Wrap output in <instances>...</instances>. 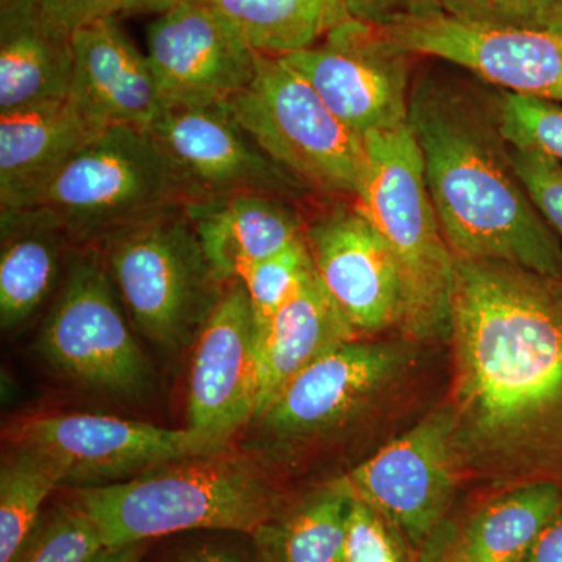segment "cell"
<instances>
[{"instance_id": "6da1fadb", "label": "cell", "mask_w": 562, "mask_h": 562, "mask_svg": "<svg viewBox=\"0 0 562 562\" xmlns=\"http://www.w3.org/2000/svg\"><path fill=\"white\" fill-rule=\"evenodd\" d=\"M442 414L462 487H562V279L454 258Z\"/></svg>"}, {"instance_id": "7a4b0ae2", "label": "cell", "mask_w": 562, "mask_h": 562, "mask_svg": "<svg viewBox=\"0 0 562 562\" xmlns=\"http://www.w3.org/2000/svg\"><path fill=\"white\" fill-rule=\"evenodd\" d=\"M408 124L454 258L513 262L562 279L560 236L514 169L497 105L427 77L412 88Z\"/></svg>"}, {"instance_id": "3957f363", "label": "cell", "mask_w": 562, "mask_h": 562, "mask_svg": "<svg viewBox=\"0 0 562 562\" xmlns=\"http://www.w3.org/2000/svg\"><path fill=\"white\" fill-rule=\"evenodd\" d=\"M290 497L261 461L228 449L70 490L66 501L90 517L103 546L117 547L192 530L250 538Z\"/></svg>"}, {"instance_id": "277c9868", "label": "cell", "mask_w": 562, "mask_h": 562, "mask_svg": "<svg viewBox=\"0 0 562 562\" xmlns=\"http://www.w3.org/2000/svg\"><path fill=\"white\" fill-rule=\"evenodd\" d=\"M366 168L355 203L386 243L402 283L398 335L427 344L446 341L454 255L425 181L409 124L366 136Z\"/></svg>"}, {"instance_id": "5b68a950", "label": "cell", "mask_w": 562, "mask_h": 562, "mask_svg": "<svg viewBox=\"0 0 562 562\" xmlns=\"http://www.w3.org/2000/svg\"><path fill=\"white\" fill-rule=\"evenodd\" d=\"M420 342L351 339L314 361L286 384L250 425L261 452L291 461L386 412L419 368Z\"/></svg>"}, {"instance_id": "8992f818", "label": "cell", "mask_w": 562, "mask_h": 562, "mask_svg": "<svg viewBox=\"0 0 562 562\" xmlns=\"http://www.w3.org/2000/svg\"><path fill=\"white\" fill-rule=\"evenodd\" d=\"M128 319L166 351L194 346L224 294L187 206L95 244Z\"/></svg>"}, {"instance_id": "52a82bcc", "label": "cell", "mask_w": 562, "mask_h": 562, "mask_svg": "<svg viewBox=\"0 0 562 562\" xmlns=\"http://www.w3.org/2000/svg\"><path fill=\"white\" fill-rule=\"evenodd\" d=\"M188 203L190 191L154 135L111 125L52 181L38 206L88 247Z\"/></svg>"}, {"instance_id": "ba28073f", "label": "cell", "mask_w": 562, "mask_h": 562, "mask_svg": "<svg viewBox=\"0 0 562 562\" xmlns=\"http://www.w3.org/2000/svg\"><path fill=\"white\" fill-rule=\"evenodd\" d=\"M228 109L258 147L306 190L357 198L364 140L283 58L260 55L254 80Z\"/></svg>"}, {"instance_id": "9c48e42d", "label": "cell", "mask_w": 562, "mask_h": 562, "mask_svg": "<svg viewBox=\"0 0 562 562\" xmlns=\"http://www.w3.org/2000/svg\"><path fill=\"white\" fill-rule=\"evenodd\" d=\"M101 251L79 247L41 325L36 349L70 382L110 397L143 398L151 369L131 330Z\"/></svg>"}, {"instance_id": "30bf717a", "label": "cell", "mask_w": 562, "mask_h": 562, "mask_svg": "<svg viewBox=\"0 0 562 562\" xmlns=\"http://www.w3.org/2000/svg\"><path fill=\"white\" fill-rule=\"evenodd\" d=\"M11 447L29 450L57 476L60 487L105 486L184 460L224 452L217 441L191 428H162L149 422L103 414H44L14 422L5 431Z\"/></svg>"}, {"instance_id": "8fae6325", "label": "cell", "mask_w": 562, "mask_h": 562, "mask_svg": "<svg viewBox=\"0 0 562 562\" xmlns=\"http://www.w3.org/2000/svg\"><path fill=\"white\" fill-rule=\"evenodd\" d=\"M409 57L375 24L350 18L310 49L280 58L364 139L371 133L408 124Z\"/></svg>"}, {"instance_id": "7c38bea8", "label": "cell", "mask_w": 562, "mask_h": 562, "mask_svg": "<svg viewBox=\"0 0 562 562\" xmlns=\"http://www.w3.org/2000/svg\"><path fill=\"white\" fill-rule=\"evenodd\" d=\"M342 476L357 501L417 550L453 516L464 490L438 408Z\"/></svg>"}, {"instance_id": "4fadbf2b", "label": "cell", "mask_w": 562, "mask_h": 562, "mask_svg": "<svg viewBox=\"0 0 562 562\" xmlns=\"http://www.w3.org/2000/svg\"><path fill=\"white\" fill-rule=\"evenodd\" d=\"M375 25L408 54L453 63L508 92L562 103V33L479 27L443 13Z\"/></svg>"}, {"instance_id": "5bb4252c", "label": "cell", "mask_w": 562, "mask_h": 562, "mask_svg": "<svg viewBox=\"0 0 562 562\" xmlns=\"http://www.w3.org/2000/svg\"><path fill=\"white\" fill-rule=\"evenodd\" d=\"M146 55L166 106L228 105L254 80L260 57L220 10L192 0L151 22Z\"/></svg>"}, {"instance_id": "9a60e30c", "label": "cell", "mask_w": 562, "mask_h": 562, "mask_svg": "<svg viewBox=\"0 0 562 562\" xmlns=\"http://www.w3.org/2000/svg\"><path fill=\"white\" fill-rule=\"evenodd\" d=\"M149 132L187 184L191 203L241 192L294 201L308 191L258 147L228 105L166 106Z\"/></svg>"}, {"instance_id": "2e32d148", "label": "cell", "mask_w": 562, "mask_h": 562, "mask_svg": "<svg viewBox=\"0 0 562 562\" xmlns=\"http://www.w3.org/2000/svg\"><path fill=\"white\" fill-rule=\"evenodd\" d=\"M317 277L358 339L398 333L402 283L386 243L357 203L336 205L305 225Z\"/></svg>"}, {"instance_id": "e0dca14e", "label": "cell", "mask_w": 562, "mask_h": 562, "mask_svg": "<svg viewBox=\"0 0 562 562\" xmlns=\"http://www.w3.org/2000/svg\"><path fill=\"white\" fill-rule=\"evenodd\" d=\"M260 350L241 281L227 284L194 342L188 383V428L231 442L257 416Z\"/></svg>"}, {"instance_id": "ac0fdd59", "label": "cell", "mask_w": 562, "mask_h": 562, "mask_svg": "<svg viewBox=\"0 0 562 562\" xmlns=\"http://www.w3.org/2000/svg\"><path fill=\"white\" fill-rule=\"evenodd\" d=\"M69 98L105 127L149 131L166 109L149 58L122 31L116 16L74 33Z\"/></svg>"}, {"instance_id": "d6986e66", "label": "cell", "mask_w": 562, "mask_h": 562, "mask_svg": "<svg viewBox=\"0 0 562 562\" xmlns=\"http://www.w3.org/2000/svg\"><path fill=\"white\" fill-rule=\"evenodd\" d=\"M105 128L69 95L0 113V210L38 206L52 181Z\"/></svg>"}, {"instance_id": "ffe728a7", "label": "cell", "mask_w": 562, "mask_h": 562, "mask_svg": "<svg viewBox=\"0 0 562 562\" xmlns=\"http://www.w3.org/2000/svg\"><path fill=\"white\" fill-rule=\"evenodd\" d=\"M214 277L227 286L251 262L286 249L305 235L306 222L290 199L241 192L188 203Z\"/></svg>"}, {"instance_id": "44dd1931", "label": "cell", "mask_w": 562, "mask_h": 562, "mask_svg": "<svg viewBox=\"0 0 562 562\" xmlns=\"http://www.w3.org/2000/svg\"><path fill=\"white\" fill-rule=\"evenodd\" d=\"M0 325L9 331L54 294L66 254L79 246L43 206L0 210Z\"/></svg>"}, {"instance_id": "7402d4cb", "label": "cell", "mask_w": 562, "mask_h": 562, "mask_svg": "<svg viewBox=\"0 0 562 562\" xmlns=\"http://www.w3.org/2000/svg\"><path fill=\"white\" fill-rule=\"evenodd\" d=\"M70 79L72 38L36 0H0V113L68 98Z\"/></svg>"}, {"instance_id": "603a6c76", "label": "cell", "mask_w": 562, "mask_h": 562, "mask_svg": "<svg viewBox=\"0 0 562 562\" xmlns=\"http://www.w3.org/2000/svg\"><path fill=\"white\" fill-rule=\"evenodd\" d=\"M351 339L358 338L314 269L258 335L260 398L255 419L294 376Z\"/></svg>"}, {"instance_id": "cb8c5ba5", "label": "cell", "mask_w": 562, "mask_h": 562, "mask_svg": "<svg viewBox=\"0 0 562 562\" xmlns=\"http://www.w3.org/2000/svg\"><path fill=\"white\" fill-rule=\"evenodd\" d=\"M353 494L344 476L291 495L250 536L258 562H336L346 542Z\"/></svg>"}, {"instance_id": "d4e9b609", "label": "cell", "mask_w": 562, "mask_h": 562, "mask_svg": "<svg viewBox=\"0 0 562 562\" xmlns=\"http://www.w3.org/2000/svg\"><path fill=\"white\" fill-rule=\"evenodd\" d=\"M562 503V487L530 483L480 497L458 512L462 547L472 562H522Z\"/></svg>"}, {"instance_id": "484cf974", "label": "cell", "mask_w": 562, "mask_h": 562, "mask_svg": "<svg viewBox=\"0 0 562 562\" xmlns=\"http://www.w3.org/2000/svg\"><path fill=\"white\" fill-rule=\"evenodd\" d=\"M236 25L251 49L286 57L310 49L350 20L349 0H206Z\"/></svg>"}, {"instance_id": "4316f807", "label": "cell", "mask_w": 562, "mask_h": 562, "mask_svg": "<svg viewBox=\"0 0 562 562\" xmlns=\"http://www.w3.org/2000/svg\"><path fill=\"white\" fill-rule=\"evenodd\" d=\"M10 447L0 464V562H9L43 514L44 503L60 487L55 473L36 454Z\"/></svg>"}, {"instance_id": "83f0119b", "label": "cell", "mask_w": 562, "mask_h": 562, "mask_svg": "<svg viewBox=\"0 0 562 562\" xmlns=\"http://www.w3.org/2000/svg\"><path fill=\"white\" fill-rule=\"evenodd\" d=\"M103 547L90 517L65 501L41 514L9 562H88Z\"/></svg>"}, {"instance_id": "f1b7e54d", "label": "cell", "mask_w": 562, "mask_h": 562, "mask_svg": "<svg viewBox=\"0 0 562 562\" xmlns=\"http://www.w3.org/2000/svg\"><path fill=\"white\" fill-rule=\"evenodd\" d=\"M313 272L314 265L305 235L279 254L251 262L239 271L238 280L249 295L258 335Z\"/></svg>"}, {"instance_id": "f546056e", "label": "cell", "mask_w": 562, "mask_h": 562, "mask_svg": "<svg viewBox=\"0 0 562 562\" xmlns=\"http://www.w3.org/2000/svg\"><path fill=\"white\" fill-rule=\"evenodd\" d=\"M497 113L513 149L541 151L562 162V103L503 91Z\"/></svg>"}, {"instance_id": "4dcf8cb0", "label": "cell", "mask_w": 562, "mask_h": 562, "mask_svg": "<svg viewBox=\"0 0 562 562\" xmlns=\"http://www.w3.org/2000/svg\"><path fill=\"white\" fill-rule=\"evenodd\" d=\"M453 20L490 29L562 33V0H439Z\"/></svg>"}, {"instance_id": "1f68e13d", "label": "cell", "mask_w": 562, "mask_h": 562, "mask_svg": "<svg viewBox=\"0 0 562 562\" xmlns=\"http://www.w3.org/2000/svg\"><path fill=\"white\" fill-rule=\"evenodd\" d=\"M336 562H419V550L394 525L355 498Z\"/></svg>"}, {"instance_id": "d6a6232c", "label": "cell", "mask_w": 562, "mask_h": 562, "mask_svg": "<svg viewBox=\"0 0 562 562\" xmlns=\"http://www.w3.org/2000/svg\"><path fill=\"white\" fill-rule=\"evenodd\" d=\"M512 160L536 209L562 236V162L541 151L513 147Z\"/></svg>"}, {"instance_id": "836d02e7", "label": "cell", "mask_w": 562, "mask_h": 562, "mask_svg": "<svg viewBox=\"0 0 562 562\" xmlns=\"http://www.w3.org/2000/svg\"><path fill=\"white\" fill-rule=\"evenodd\" d=\"M36 3L44 20L69 38L91 22L121 14L120 0H36Z\"/></svg>"}, {"instance_id": "e575fe53", "label": "cell", "mask_w": 562, "mask_h": 562, "mask_svg": "<svg viewBox=\"0 0 562 562\" xmlns=\"http://www.w3.org/2000/svg\"><path fill=\"white\" fill-rule=\"evenodd\" d=\"M351 16L380 24L402 16L442 13L439 0H349Z\"/></svg>"}, {"instance_id": "d590c367", "label": "cell", "mask_w": 562, "mask_h": 562, "mask_svg": "<svg viewBox=\"0 0 562 562\" xmlns=\"http://www.w3.org/2000/svg\"><path fill=\"white\" fill-rule=\"evenodd\" d=\"M419 562H472L462 547L457 512L424 543Z\"/></svg>"}, {"instance_id": "8d00e7d4", "label": "cell", "mask_w": 562, "mask_h": 562, "mask_svg": "<svg viewBox=\"0 0 562 562\" xmlns=\"http://www.w3.org/2000/svg\"><path fill=\"white\" fill-rule=\"evenodd\" d=\"M171 562H258L249 538L246 546L236 542H209L187 550Z\"/></svg>"}, {"instance_id": "74e56055", "label": "cell", "mask_w": 562, "mask_h": 562, "mask_svg": "<svg viewBox=\"0 0 562 562\" xmlns=\"http://www.w3.org/2000/svg\"><path fill=\"white\" fill-rule=\"evenodd\" d=\"M522 562H562V503L539 532Z\"/></svg>"}, {"instance_id": "f35d334b", "label": "cell", "mask_w": 562, "mask_h": 562, "mask_svg": "<svg viewBox=\"0 0 562 562\" xmlns=\"http://www.w3.org/2000/svg\"><path fill=\"white\" fill-rule=\"evenodd\" d=\"M149 549V541L125 543V546L103 547L88 562H140Z\"/></svg>"}, {"instance_id": "ab89813d", "label": "cell", "mask_w": 562, "mask_h": 562, "mask_svg": "<svg viewBox=\"0 0 562 562\" xmlns=\"http://www.w3.org/2000/svg\"><path fill=\"white\" fill-rule=\"evenodd\" d=\"M183 0H120L121 14H160L172 10Z\"/></svg>"}, {"instance_id": "60d3db41", "label": "cell", "mask_w": 562, "mask_h": 562, "mask_svg": "<svg viewBox=\"0 0 562 562\" xmlns=\"http://www.w3.org/2000/svg\"><path fill=\"white\" fill-rule=\"evenodd\" d=\"M192 2H206V0H192Z\"/></svg>"}]
</instances>
